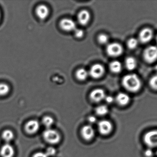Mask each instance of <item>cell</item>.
Returning <instances> with one entry per match:
<instances>
[{
  "label": "cell",
  "instance_id": "6da1fadb",
  "mask_svg": "<svg viewBox=\"0 0 157 157\" xmlns=\"http://www.w3.org/2000/svg\"><path fill=\"white\" fill-rule=\"evenodd\" d=\"M122 84L127 90L132 92H137L141 87V80L135 74L125 76L123 78Z\"/></svg>",
  "mask_w": 157,
  "mask_h": 157
},
{
  "label": "cell",
  "instance_id": "7a4b0ae2",
  "mask_svg": "<svg viewBox=\"0 0 157 157\" xmlns=\"http://www.w3.org/2000/svg\"><path fill=\"white\" fill-rule=\"evenodd\" d=\"M43 137L45 141L49 143L54 144L59 143L60 140V135L57 131L48 129L43 133Z\"/></svg>",
  "mask_w": 157,
  "mask_h": 157
},
{
  "label": "cell",
  "instance_id": "3957f363",
  "mask_svg": "<svg viewBox=\"0 0 157 157\" xmlns=\"http://www.w3.org/2000/svg\"><path fill=\"white\" fill-rule=\"evenodd\" d=\"M144 141L149 148L157 147V130H152L147 132L144 135Z\"/></svg>",
  "mask_w": 157,
  "mask_h": 157
},
{
  "label": "cell",
  "instance_id": "277c9868",
  "mask_svg": "<svg viewBox=\"0 0 157 157\" xmlns=\"http://www.w3.org/2000/svg\"><path fill=\"white\" fill-rule=\"evenodd\" d=\"M144 57L146 61L152 63L157 60V47L150 46L147 48L144 53Z\"/></svg>",
  "mask_w": 157,
  "mask_h": 157
},
{
  "label": "cell",
  "instance_id": "5b68a950",
  "mask_svg": "<svg viewBox=\"0 0 157 157\" xmlns=\"http://www.w3.org/2000/svg\"><path fill=\"white\" fill-rule=\"evenodd\" d=\"M123 49L122 46L118 43H112L107 47V52L109 56L117 57L122 53Z\"/></svg>",
  "mask_w": 157,
  "mask_h": 157
},
{
  "label": "cell",
  "instance_id": "8992f818",
  "mask_svg": "<svg viewBox=\"0 0 157 157\" xmlns=\"http://www.w3.org/2000/svg\"><path fill=\"white\" fill-rule=\"evenodd\" d=\"M98 130L101 134L107 135L111 132L113 125L109 121L102 120L99 122L98 124Z\"/></svg>",
  "mask_w": 157,
  "mask_h": 157
},
{
  "label": "cell",
  "instance_id": "52a82bcc",
  "mask_svg": "<svg viewBox=\"0 0 157 157\" xmlns=\"http://www.w3.org/2000/svg\"><path fill=\"white\" fill-rule=\"evenodd\" d=\"M104 71V67L101 65L97 64L91 66L89 74L93 78H98L103 75Z\"/></svg>",
  "mask_w": 157,
  "mask_h": 157
},
{
  "label": "cell",
  "instance_id": "ba28073f",
  "mask_svg": "<svg viewBox=\"0 0 157 157\" xmlns=\"http://www.w3.org/2000/svg\"><path fill=\"white\" fill-rule=\"evenodd\" d=\"M153 37V31L150 29L145 28L140 32L139 38L142 43L149 42Z\"/></svg>",
  "mask_w": 157,
  "mask_h": 157
},
{
  "label": "cell",
  "instance_id": "9c48e42d",
  "mask_svg": "<svg viewBox=\"0 0 157 157\" xmlns=\"http://www.w3.org/2000/svg\"><path fill=\"white\" fill-rule=\"evenodd\" d=\"M61 28L63 30L67 31H72L75 30L76 24L75 22L71 19L64 18L61 21L60 23Z\"/></svg>",
  "mask_w": 157,
  "mask_h": 157
},
{
  "label": "cell",
  "instance_id": "30bf717a",
  "mask_svg": "<svg viewBox=\"0 0 157 157\" xmlns=\"http://www.w3.org/2000/svg\"><path fill=\"white\" fill-rule=\"evenodd\" d=\"M81 135L84 139L88 141L91 140L94 137L95 131L94 129L90 125H86L82 128Z\"/></svg>",
  "mask_w": 157,
  "mask_h": 157
},
{
  "label": "cell",
  "instance_id": "8fae6325",
  "mask_svg": "<svg viewBox=\"0 0 157 157\" xmlns=\"http://www.w3.org/2000/svg\"><path fill=\"white\" fill-rule=\"evenodd\" d=\"M40 128V124L37 121L32 120L29 121L25 125V130L27 132L30 134L36 133Z\"/></svg>",
  "mask_w": 157,
  "mask_h": 157
},
{
  "label": "cell",
  "instance_id": "7c38bea8",
  "mask_svg": "<svg viewBox=\"0 0 157 157\" xmlns=\"http://www.w3.org/2000/svg\"><path fill=\"white\" fill-rule=\"evenodd\" d=\"M105 92L104 90L100 88L95 89L90 94V98L95 102H99L105 98Z\"/></svg>",
  "mask_w": 157,
  "mask_h": 157
},
{
  "label": "cell",
  "instance_id": "4fadbf2b",
  "mask_svg": "<svg viewBox=\"0 0 157 157\" xmlns=\"http://www.w3.org/2000/svg\"><path fill=\"white\" fill-rule=\"evenodd\" d=\"M2 157H13L15 154L13 147L8 143L4 145L0 151Z\"/></svg>",
  "mask_w": 157,
  "mask_h": 157
},
{
  "label": "cell",
  "instance_id": "5bb4252c",
  "mask_svg": "<svg viewBox=\"0 0 157 157\" xmlns=\"http://www.w3.org/2000/svg\"><path fill=\"white\" fill-rule=\"evenodd\" d=\"M36 13L39 18L41 19H45L48 16L49 11L46 6L40 5L36 8Z\"/></svg>",
  "mask_w": 157,
  "mask_h": 157
},
{
  "label": "cell",
  "instance_id": "9a60e30c",
  "mask_svg": "<svg viewBox=\"0 0 157 157\" xmlns=\"http://www.w3.org/2000/svg\"><path fill=\"white\" fill-rule=\"evenodd\" d=\"M90 14L86 10H82L78 14V20L81 25L85 26L88 24L90 19Z\"/></svg>",
  "mask_w": 157,
  "mask_h": 157
},
{
  "label": "cell",
  "instance_id": "2e32d148",
  "mask_svg": "<svg viewBox=\"0 0 157 157\" xmlns=\"http://www.w3.org/2000/svg\"><path fill=\"white\" fill-rule=\"evenodd\" d=\"M116 100L119 105L125 106L128 105L130 101V98L128 95L124 93H120L116 97Z\"/></svg>",
  "mask_w": 157,
  "mask_h": 157
},
{
  "label": "cell",
  "instance_id": "e0dca14e",
  "mask_svg": "<svg viewBox=\"0 0 157 157\" xmlns=\"http://www.w3.org/2000/svg\"><path fill=\"white\" fill-rule=\"evenodd\" d=\"M125 66L127 69L130 71L135 69L137 65L136 60L133 57H128L125 60Z\"/></svg>",
  "mask_w": 157,
  "mask_h": 157
},
{
  "label": "cell",
  "instance_id": "ac0fdd59",
  "mask_svg": "<svg viewBox=\"0 0 157 157\" xmlns=\"http://www.w3.org/2000/svg\"><path fill=\"white\" fill-rule=\"evenodd\" d=\"M110 69L112 72L115 73H118L121 71V64L118 61H114L112 62L109 65Z\"/></svg>",
  "mask_w": 157,
  "mask_h": 157
},
{
  "label": "cell",
  "instance_id": "d6986e66",
  "mask_svg": "<svg viewBox=\"0 0 157 157\" xmlns=\"http://www.w3.org/2000/svg\"><path fill=\"white\" fill-rule=\"evenodd\" d=\"M88 74V73L86 69L82 68V69H79L77 71L76 76L78 80L83 81V80H86L87 78Z\"/></svg>",
  "mask_w": 157,
  "mask_h": 157
},
{
  "label": "cell",
  "instance_id": "ffe728a7",
  "mask_svg": "<svg viewBox=\"0 0 157 157\" xmlns=\"http://www.w3.org/2000/svg\"><path fill=\"white\" fill-rule=\"evenodd\" d=\"M3 139L6 142L12 141L14 138V134L12 131L9 130H5L2 135Z\"/></svg>",
  "mask_w": 157,
  "mask_h": 157
},
{
  "label": "cell",
  "instance_id": "44dd1931",
  "mask_svg": "<svg viewBox=\"0 0 157 157\" xmlns=\"http://www.w3.org/2000/svg\"><path fill=\"white\" fill-rule=\"evenodd\" d=\"M109 110L108 108L104 105L99 106L96 108V112L98 115L103 116L108 113Z\"/></svg>",
  "mask_w": 157,
  "mask_h": 157
},
{
  "label": "cell",
  "instance_id": "7402d4cb",
  "mask_svg": "<svg viewBox=\"0 0 157 157\" xmlns=\"http://www.w3.org/2000/svg\"><path fill=\"white\" fill-rule=\"evenodd\" d=\"M53 123H54V120L53 119L49 116L44 117L42 120V123L43 125L48 128H50L53 124Z\"/></svg>",
  "mask_w": 157,
  "mask_h": 157
},
{
  "label": "cell",
  "instance_id": "603a6c76",
  "mask_svg": "<svg viewBox=\"0 0 157 157\" xmlns=\"http://www.w3.org/2000/svg\"><path fill=\"white\" fill-rule=\"evenodd\" d=\"M138 44V41L136 39L132 38L128 40L127 42V46L129 49H133L137 47Z\"/></svg>",
  "mask_w": 157,
  "mask_h": 157
},
{
  "label": "cell",
  "instance_id": "cb8c5ba5",
  "mask_svg": "<svg viewBox=\"0 0 157 157\" xmlns=\"http://www.w3.org/2000/svg\"><path fill=\"white\" fill-rule=\"evenodd\" d=\"M9 87L6 84H0V96H4L8 94L9 91Z\"/></svg>",
  "mask_w": 157,
  "mask_h": 157
},
{
  "label": "cell",
  "instance_id": "d4e9b609",
  "mask_svg": "<svg viewBox=\"0 0 157 157\" xmlns=\"http://www.w3.org/2000/svg\"><path fill=\"white\" fill-rule=\"evenodd\" d=\"M98 41L101 44H105L109 41V37L105 34H101L99 36Z\"/></svg>",
  "mask_w": 157,
  "mask_h": 157
},
{
  "label": "cell",
  "instance_id": "484cf974",
  "mask_svg": "<svg viewBox=\"0 0 157 157\" xmlns=\"http://www.w3.org/2000/svg\"><path fill=\"white\" fill-rule=\"evenodd\" d=\"M150 85L153 89L157 90V74L150 79Z\"/></svg>",
  "mask_w": 157,
  "mask_h": 157
},
{
  "label": "cell",
  "instance_id": "4316f807",
  "mask_svg": "<svg viewBox=\"0 0 157 157\" xmlns=\"http://www.w3.org/2000/svg\"><path fill=\"white\" fill-rule=\"evenodd\" d=\"M56 150L55 148L52 147H50L47 149L46 154L48 157L52 156L56 154Z\"/></svg>",
  "mask_w": 157,
  "mask_h": 157
},
{
  "label": "cell",
  "instance_id": "83f0119b",
  "mask_svg": "<svg viewBox=\"0 0 157 157\" xmlns=\"http://www.w3.org/2000/svg\"><path fill=\"white\" fill-rule=\"evenodd\" d=\"M75 36L76 37L80 38L82 37L83 35H84V31L81 29H75Z\"/></svg>",
  "mask_w": 157,
  "mask_h": 157
},
{
  "label": "cell",
  "instance_id": "f1b7e54d",
  "mask_svg": "<svg viewBox=\"0 0 157 157\" xmlns=\"http://www.w3.org/2000/svg\"><path fill=\"white\" fill-rule=\"evenodd\" d=\"M144 155L146 157H153L154 155V152L151 148H148L144 151Z\"/></svg>",
  "mask_w": 157,
  "mask_h": 157
},
{
  "label": "cell",
  "instance_id": "f546056e",
  "mask_svg": "<svg viewBox=\"0 0 157 157\" xmlns=\"http://www.w3.org/2000/svg\"><path fill=\"white\" fill-rule=\"evenodd\" d=\"M33 157H48V155H46V153H41V152H39L35 154Z\"/></svg>",
  "mask_w": 157,
  "mask_h": 157
},
{
  "label": "cell",
  "instance_id": "4dcf8cb0",
  "mask_svg": "<svg viewBox=\"0 0 157 157\" xmlns=\"http://www.w3.org/2000/svg\"><path fill=\"white\" fill-rule=\"evenodd\" d=\"M105 99L106 102L109 103V104L112 103L113 101V97L111 96H108L105 97Z\"/></svg>",
  "mask_w": 157,
  "mask_h": 157
},
{
  "label": "cell",
  "instance_id": "1f68e13d",
  "mask_svg": "<svg viewBox=\"0 0 157 157\" xmlns=\"http://www.w3.org/2000/svg\"><path fill=\"white\" fill-rule=\"evenodd\" d=\"M88 120L90 123L94 124L97 121V119H96V117H94V116H90V117H89Z\"/></svg>",
  "mask_w": 157,
  "mask_h": 157
},
{
  "label": "cell",
  "instance_id": "d6a6232c",
  "mask_svg": "<svg viewBox=\"0 0 157 157\" xmlns=\"http://www.w3.org/2000/svg\"><path fill=\"white\" fill-rule=\"evenodd\" d=\"M155 70H156V71L157 72V65L156 66H155Z\"/></svg>",
  "mask_w": 157,
  "mask_h": 157
},
{
  "label": "cell",
  "instance_id": "836d02e7",
  "mask_svg": "<svg viewBox=\"0 0 157 157\" xmlns=\"http://www.w3.org/2000/svg\"><path fill=\"white\" fill-rule=\"evenodd\" d=\"M156 41H157V37H156Z\"/></svg>",
  "mask_w": 157,
  "mask_h": 157
},
{
  "label": "cell",
  "instance_id": "e575fe53",
  "mask_svg": "<svg viewBox=\"0 0 157 157\" xmlns=\"http://www.w3.org/2000/svg\"><path fill=\"white\" fill-rule=\"evenodd\" d=\"M156 155H157V152H156Z\"/></svg>",
  "mask_w": 157,
  "mask_h": 157
},
{
  "label": "cell",
  "instance_id": "d590c367",
  "mask_svg": "<svg viewBox=\"0 0 157 157\" xmlns=\"http://www.w3.org/2000/svg\"><path fill=\"white\" fill-rule=\"evenodd\" d=\"M0 17H1V15H0Z\"/></svg>",
  "mask_w": 157,
  "mask_h": 157
}]
</instances>
